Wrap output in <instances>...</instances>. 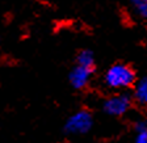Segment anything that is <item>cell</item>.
I'll list each match as a JSON object with an SVG mask.
<instances>
[{
  "instance_id": "6da1fadb",
  "label": "cell",
  "mask_w": 147,
  "mask_h": 143,
  "mask_svg": "<svg viewBox=\"0 0 147 143\" xmlns=\"http://www.w3.org/2000/svg\"><path fill=\"white\" fill-rule=\"evenodd\" d=\"M104 80L109 88L125 89L134 87L135 82H137V74L130 64L116 63L108 68Z\"/></svg>"
},
{
  "instance_id": "7a4b0ae2",
  "label": "cell",
  "mask_w": 147,
  "mask_h": 143,
  "mask_svg": "<svg viewBox=\"0 0 147 143\" xmlns=\"http://www.w3.org/2000/svg\"><path fill=\"white\" fill-rule=\"evenodd\" d=\"M92 123H93L92 113L87 109H82L74 113L67 119L64 125V130L68 134H86L91 130Z\"/></svg>"
},
{
  "instance_id": "3957f363",
  "label": "cell",
  "mask_w": 147,
  "mask_h": 143,
  "mask_svg": "<svg viewBox=\"0 0 147 143\" xmlns=\"http://www.w3.org/2000/svg\"><path fill=\"white\" fill-rule=\"evenodd\" d=\"M133 105V98L126 93H118L108 97L102 104V109L107 114L114 117L123 116L130 110Z\"/></svg>"
},
{
  "instance_id": "277c9868",
  "label": "cell",
  "mask_w": 147,
  "mask_h": 143,
  "mask_svg": "<svg viewBox=\"0 0 147 143\" xmlns=\"http://www.w3.org/2000/svg\"><path fill=\"white\" fill-rule=\"evenodd\" d=\"M93 71H95L93 67H87V66L76 63V66L71 70L70 75H68L71 85L75 89H84L88 85L89 80L93 75Z\"/></svg>"
},
{
  "instance_id": "5b68a950",
  "label": "cell",
  "mask_w": 147,
  "mask_h": 143,
  "mask_svg": "<svg viewBox=\"0 0 147 143\" xmlns=\"http://www.w3.org/2000/svg\"><path fill=\"white\" fill-rule=\"evenodd\" d=\"M134 100L142 105H147V76L134 84Z\"/></svg>"
},
{
  "instance_id": "8992f818",
  "label": "cell",
  "mask_w": 147,
  "mask_h": 143,
  "mask_svg": "<svg viewBox=\"0 0 147 143\" xmlns=\"http://www.w3.org/2000/svg\"><path fill=\"white\" fill-rule=\"evenodd\" d=\"M76 63L95 68V55L91 50H82L76 57Z\"/></svg>"
},
{
  "instance_id": "52a82bcc",
  "label": "cell",
  "mask_w": 147,
  "mask_h": 143,
  "mask_svg": "<svg viewBox=\"0 0 147 143\" xmlns=\"http://www.w3.org/2000/svg\"><path fill=\"white\" fill-rule=\"evenodd\" d=\"M134 12L143 20H147V0H129Z\"/></svg>"
},
{
  "instance_id": "ba28073f",
  "label": "cell",
  "mask_w": 147,
  "mask_h": 143,
  "mask_svg": "<svg viewBox=\"0 0 147 143\" xmlns=\"http://www.w3.org/2000/svg\"><path fill=\"white\" fill-rule=\"evenodd\" d=\"M137 135L134 143H147V122H138L135 125Z\"/></svg>"
}]
</instances>
